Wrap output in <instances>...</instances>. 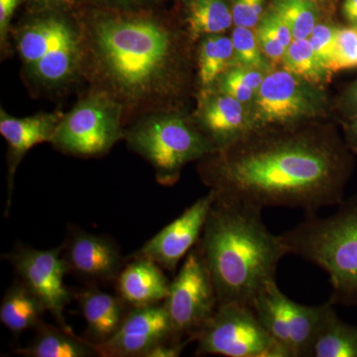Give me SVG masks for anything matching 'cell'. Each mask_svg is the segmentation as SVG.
<instances>
[{
  "label": "cell",
  "mask_w": 357,
  "mask_h": 357,
  "mask_svg": "<svg viewBox=\"0 0 357 357\" xmlns=\"http://www.w3.org/2000/svg\"><path fill=\"white\" fill-rule=\"evenodd\" d=\"M204 180L218 196L264 208L287 206L314 215L344 201L347 160L337 144L314 135L251 140L211 154Z\"/></svg>",
  "instance_id": "6da1fadb"
},
{
  "label": "cell",
  "mask_w": 357,
  "mask_h": 357,
  "mask_svg": "<svg viewBox=\"0 0 357 357\" xmlns=\"http://www.w3.org/2000/svg\"><path fill=\"white\" fill-rule=\"evenodd\" d=\"M84 75L93 89L121 103L126 112H152L178 89L175 32L159 18L134 10H100L79 22Z\"/></svg>",
  "instance_id": "7a4b0ae2"
},
{
  "label": "cell",
  "mask_w": 357,
  "mask_h": 357,
  "mask_svg": "<svg viewBox=\"0 0 357 357\" xmlns=\"http://www.w3.org/2000/svg\"><path fill=\"white\" fill-rule=\"evenodd\" d=\"M262 211L215 194L197 248L210 272L218 306L252 307L257 296L276 281L279 262L289 255L280 236L263 222Z\"/></svg>",
  "instance_id": "3957f363"
},
{
  "label": "cell",
  "mask_w": 357,
  "mask_h": 357,
  "mask_svg": "<svg viewBox=\"0 0 357 357\" xmlns=\"http://www.w3.org/2000/svg\"><path fill=\"white\" fill-rule=\"evenodd\" d=\"M289 255L300 256L328 274L331 304L357 307V195L326 218L307 215L280 234Z\"/></svg>",
  "instance_id": "277c9868"
},
{
  "label": "cell",
  "mask_w": 357,
  "mask_h": 357,
  "mask_svg": "<svg viewBox=\"0 0 357 357\" xmlns=\"http://www.w3.org/2000/svg\"><path fill=\"white\" fill-rule=\"evenodd\" d=\"M14 43L28 81L36 89L59 91L84 75V39L79 22L44 10L21 23Z\"/></svg>",
  "instance_id": "5b68a950"
},
{
  "label": "cell",
  "mask_w": 357,
  "mask_h": 357,
  "mask_svg": "<svg viewBox=\"0 0 357 357\" xmlns=\"http://www.w3.org/2000/svg\"><path fill=\"white\" fill-rule=\"evenodd\" d=\"M129 147L153 166L157 181L172 185L187 164L217 152L199 126L170 109L148 112L124 130Z\"/></svg>",
  "instance_id": "8992f818"
},
{
  "label": "cell",
  "mask_w": 357,
  "mask_h": 357,
  "mask_svg": "<svg viewBox=\"0 0 357 357\" xmlns=\"http://www.w3.org/2000/svg\"><path fill=\"white\" fill-rule=\"evenodd\" d=\"M124 112L121 103L109 95L91 89L64 114L51 143L63 153L102 156L124 138Z\"/></svg>",
  "instance_id": "52a82bcc"
},
{
  "label": "cell",
  "mask_w": 357,
  "mask_h": 357,
  "mask_svg": "<svg viewBox=\"0 0 357 357\" xmlns=\"http://www.w3.org/2000/svg\"><path fill=\"white\" fill-rule=\"evenodd\" d=\"M196 340L199 356L288 357L265 330L252 307L243 305L218 306Z\"/></svg>",
  "instance_id": "ba28073f"
},
{
  "label": "cell",
  "mask_w": 357,
  "mask_h": 357,
  "mask_svg": "<svg viewBox=\"0 0 357 357\" xmlns=\"http://www.w3.org/2000/svg\"><path fill=\"white\" fill-rule=\"evenodd\" d=\"M330 302L319 306L298 304L272 282L256 298L253 311L265 330L288 357H309Z\"/></svg>",
  "instance_id": "9c48e42d"
},
{
  "label": "cell",
  "mask_w": 357,
  "mask_h": 357,
  "mask_svg": "<svg viewBox=\"0 0 357 357\" xmlns=\"http://www.w3.org/2000/svg\"><path fill=\"white\" fill-rule=\"evenodd\" d=\"M325 105V96L318 86L288 70H273L266 75L252 102L255 132L318 116Z\"/></svg>",
  "instance_id": "30bf717a"
},
{
  "label": "cell",
  "mask_w": 357,
  "mask_h": 357,
  "mask_svg": "<svg viewBox=\"0 0 357 357\" xmlns=\"http://www.w3.org/2000/svg\"><path fill=\"white\" fill-rule=\"evenodd\" d=\"M176 337L194 338L217 311L215 285L198 248H192L164 301Z\"/></svg>",
  "instance_id": "8fae6325"
},
{
  "label": "cell",
  "mask_w": 357,
  "mask_h": 357,
  "mask_svg": "<svg viewBox=\"0 0 357 357\" xmlns=\"http://www.w3.org/2000/svg\"><path fill=\"white\" fill-rule=\"evenodd\" d=\"M61 249L21 248L11 253L8 259L21 281L43 303L61 328L72 332L64 318L65 307L70 301L64 278L70 268L65 258L61 257Z\"/></svg>",
  "instance_id": "7c38bea8"
},
{
  "label": "cell",
  "mask_w": 357,
  "mask_h": 357,
  "mask_svg": "<svg viewBox=\"0 0 357 357\" xmlns=\"http://www.w3.org/2000/svg\"><path fill=\"white\" fill-rule=\"evenodd\" d=\"M178 338L163 305L132 307L117 332L103 344H96L98 354L114 357H146L154 347ZM181 340V338H178Z\"/></svg>",
  "instance_id": "4fadbf2b"
},
{
  "label": "cell",
  "mask_w": 357,
  "mask_h": 357,
  "mask_svg": "<svg viewBox=\"0 0 357 357\" xmlns=\"http://www.w3.org/2000/svg\"><path fill=\"white\" fill-rule=\"evenodd\" d=\"M215 199V192L211 190L206 196L195 202L180 217L147 241L138 256L174 271L181 260L198 244Z\"/></svg>",
  "instance_id": "5bb4252c"
},
{
  "label": "cell",
  "mask_w": 357,
  "mask_h": 357,
  "mask_svg": "<svg viewBox=\"0 0 357 357\" xmlns=\"http://www.w3.org/2000/svg\"><path fill=\"white\" fill-rule=\"evenodd\" d=\"M197 123L218 151L255 133L251 114L244 103L215 88L199 95Z\"/></svg>",
  "instance_id": "9a60e30c"
},
{
  "label": "cell",
  "mask_w": 357,
  "mask_h": 357,
  "mask_svg": "<svg viewBox=\"0 0 357 357\" xmlns=\"http://www.w3.org/2000/svg\"><path fill=\"white\" fill-rule=\"evenodd\" d=\"M65 114L41 112L27 117H15L0 110V133L8 144V199L9 211L13 196L14 174L25 154L43 142H51L56 128Z\"/></svg>",
  "instance_id": "2e32d148"
},
{
  "label": "cell",
  "mask_w": 357,
  "mask_h": 357,
  "mask_svg": "<svg viewBox=\"0 0 357 357\" xmlns=\"http://www.w3.org/2000/svg\"><path fill=\"white\" fill-rule=\"evenodd\" d=\"M65 259L70 270L93 280H114L121 272V256L114 243L86 232L72 237Z\"/></svg>",
  "instance_id": "e0dca14e"
},
{
  "label": "cell",
  "mask_w": 357,
  "mask_h": 357,
  "mask_svg": "<svg viewBox=\"0 0 357 357\" xmlns=\"http://www.w3.org/2000/svg\"><path fill=\"white\" fill-rule=\"evenodd\" d=\"M119 297L132 307L159 305L166 300L170 283L157 263L138 257L117 277Z\"/></svg>",
  "instance_id": "ac0fdd59"
},
{
  "label": "cell",
  "mask_w": 357,
  "mask_h": 357,
  "mask_svg": "<svg viewBox=\"0 0 357 357\" xmlns=\"http://www.w3.org/2000/svg\"><path fill=\"white\" fill-rule=\"evenodd\" d=\"M89 337L93 344L109 340L121 326L126 312L123 300L96 289H89L77 295Z\"/></svg>",
  "instance_id": "d6986e66"
},
{
  "label": "cell",
  "mask_w": 357,
  "mask_h": 357,
  "mask_svg": "<svg viewBox=\"0 0 357 357\" xmlns=\"http://www.w3.org/2000/svg\"><path fill=\"white\" fill-rule=\"evenodd\" d=\"M43 303L20 281L9 288L0 306V321L15 335L42 325L46 312Z\"/></svg>",
  "instance_id": "ffe728a7"
},
{
  "label": "cell",
  "mask_w": 357,
  "mask_h": 357,
  "mask_svg": "<svg viewBox=\"0 0 357 357\" xmlns=\"http://www.w3.org/2000/svg\"><path fill=\"white\" fill-rule=\"evenodd\" d=\"M17 354L27 357H88L98 351L93 342L77 337L70 331L42 324L32 344Z\"/></svg>",
  "instance_id": "44dd1931"
},
{
  "label": "cell",
  "mask_w": 357,
  "mask_h": 357,
  "mask_svg": "<svg viewBox=\"0 0 357 357\" xmlns=\"http://www.w3.org/2000/svg\"><path fill=\"white\" fill-rule=\"evenodd\" d=\"M309 357H357V326L342 321L333 304L314 337Z\"/></svg>",
  "instance_id": "7402d4cb"
},
{
  "label": "cell",
  "mask_w": 357,
  "mask_h": 357,
  "mask_svg": "<svg viewBox=\"0 0 357 357\" xmlns=\"http://www.w3.org/2000/svg\"><path fill=\"white\" fill-rule=\"evenodd\" d=\"M185 23L192 41L223 34L234 24L231 6L227 0H189Z\"/></svg>",
  "instance_id": "603a6c76"
},
{
  "label": "cell",
  "mask_w": 357,
  "mask_h": 357,
  "mask_svg": "<svg viewBox=\"0 0 357 357\" xmlns=\"http://www.w3.org/2000/svg\"><path fill=\"white\" fill-rule=\"evenodd\" d=\"M234 66V48L231 38L222 34H213L201 39L198 77L202 88H213L220 77Z\"/></svg>",
  "instance_id": "cb8c5ba5"
},
{
  "label": "cell",
  "mask_w": 357,
  "mask_h": 357,
  "mask_svg": "<svg viewBox=\"0 0 357 357\" xmlns=\"http://www.w3.org/2000/svg\"><path fill=\"white\" fill-rule=\"evenodd\" d=\"M282 65L284 70L318 88L330 81V73L314 55L307 39L294 40L286 50Z\"/></svg>",
  "instance_id": "d4e9b609"
},
{
  "label": "cell",
  "mask_w": 357,
  "mask_h": 357,
  "mask_svg": "<svg viewBox=\"0 0 357 357\" xmlns=\"http://www.w3.org/2000/svg\"><path fill=\"white\" fill-rule=\"evenodd\" d=\"M271 9L290 28L294 40L309 38L319 24L318 4L309 0H272Z\"/></svg>",
  "instance_id": "484cf974"
},
{
  "label": "cell",
  "mask_w": 357,
  "mask_h": 357,
  "mask_svg": "<svg viewBox=\"0 0 357 357\" xmlns=\"http://www.w3.org/2000/svg\"><path fill=\"white\" fill-rule=\"evenodd\" d=\"M253 28L236 26L231 33L234 48V67L251 68L261 70L265 74L273 72V65L263 54Z\"/></svg>",
  "instance_id": "4316f807"
},
{
  "label": "cell",
  "mask_w": 357,
  "mask_h": 357,
  "mask_svg": "<svg viewBox=\"0 0 357 357\" xmlns=\"http://www.w3.org/2000/svg\"><path fill=\"white\" fill-rule=\"evenodd\" d=\"M357 68V27L338 28L335 56L328 70L331 75Z\"/></svg>",
  "instance_id": "83f0119b"
},
{
  "label": "cell",
  "mask_w": 357,
  "mask_h": 357,
  "mask_svg": "<svg viewBox=\"0 0 357 357\" xmlns=\"http://www.w3.org/2000/svg\"><path fill=\"white\" fill-rule=\"evenodd\" d=\"M337 27L319 23L312 30L309 40L314 55L317 56L321 64L328 70L333 56H335V44H337ZM330 73V70H328ZM331 74V73H330Z\"/></svg>",
  "instance_id": "f1b7e54d"
},
{
  "label": "cell",
  "mask_w": 357,
  "mask_h": 357,
  "mask_svg": "<svg viewBox=\"0 0 357 357\" xmlns=\"http://www.w3.org/2000/svg\"><path fill=\"white\" fill-rule=\"evenodd\" d=\"M265 0H234L232 16L234 24L255 28L264 14Z\"/></svg>",
  "instance_id": "f546056e"
},
{
  "label": "cell",
  "mask_w": 357,
  "mask_h": 357,
  "mask_svg": "<svg viewBox=\"0 0 357 357\" xmlns=\"http://www.w3.org/2000/svg\"><path fill=\"white\" fill-rule=\"evenodd\" d=\"M256 27L269 33L286 48H288L294 41L290 28L284 22L280 16L275 13L271 8L263 14L261 20Z\"/></svg>",
  "instance_id": "4dcf8cb0"
},
{
  "label": "cell",
  "mask_w": 357,
  "mask_h": 357,
  "mask_svg": "<svg viewBox=\"0 0 357 357\" xmlns=\"http://www.w3.org/2000/svg\"><path fill=\"white\" fill-rule=\"evenodd\" d=\"M255 32L260 48H261L263 54L266 56L268 60H269L273 66L282 64L287 48L283 46L278 40L274 38L272 35L265 31V30L256 27Z\"/></svg>",
  "instance_id": "1f68e13d"
},
{
  "label": "cell",
  "mask_w": 357,
  "mask_h": 357,
  "mask_svg": "<svg viewBox=\"0 0 357 357\" xmlns=\"http://www.w3.org/2000/svg\"><path fill=\"white\" fill-rule=\"evenodd\" d=\"M20 0H0V42L1 50L6 51L10 34V23Z\"/></svg>",
  "instance_id": "d6a6232c"
},
{
  "label": "cell",
  "mask_w": 357,
  "mask_h": 357,
  "mask_svg": "<svg viewBox=\"0 0 357 357\" xmlns=\"http://www.w3.org/2000/svg\"><path fill=\"white\" fill-rule=\"evenodd\" d=\"M194 338H184V340H178V338H172V340H167L162 342L156 347H154L146 357H178L182 354L188 344L194 342Z\"/></svg>",
  "instance_id": "836d02e7"
},
{
  "label": "cell",
  "mask_w": 357,
  "mask_h": 357,
  "mask_svg": "<svg viewBox=\"0 0 357 357\" xmlns=\"http://www.w3.org/2000/svg\"><path fill=\"white\" fill-rule=\"evenodd\" d=\"M93 1L112 10H135L147 4L150 0H93Z\"/></svg>",
  "instance_id": "e575fe53"
},
{
  "label": "cell",
  "mask_w": 357,
  "mask_h": 357,
  "mask_svg": "<svg viewBox=\"0 0 357 357\" xmlns=\"http://www.w3.org/2000/svg\"><path fill=\"white\" fill-rule=\"evenodd\" d=\"M35 6L44 10H57V9L69 7L74 3V0H30Z\"/></svg>",
  "instance_id": "d590c367"
},
{
  "label": "cell",
  "mask_w": 357,
  "mask_h": 357,
  "mask_svg": "<svg viewBox=\"0 0 357 357\" xmlns=\"http://www.w3.org/2000/svg\"><path fill=\"white\" fill-rule=\"evenodd\" d=\"M347 142L352 151L357 153V114L351 115V119L345 126Z\"/></svg>",
  "instance_id": "8d00e7d4"
},
{
  "label": "cell",
  "mask_w": 357,
  "mask_h": 357,
  "mask_svg": "<svg viewBox=\"0 0 357 357\" xmlns=\"http://www.w3.org/2000/svg\"><path fill=\"white\" fill-rule=\"evenodd\" d=\"M345 105L349 109L357 114V79L347 89V96H345Z\"/></svg>",
  "instance_id": "74e56055"
},
{
  "label": "cell",
  "mask_w": 357,
  "mask_h": 357,
  "mask_svg": "<svg viewBox=\"0 0 357 357\" xmlns=\"http://www.w3.org/2000/svg\"><path fill=\"white\" fill-rule=\"evenodd\" d=\"M356 9H357V0H344L342 13H344L345 18H347L349 14L354 13Z\"/></svg>",
  "instance_id": "f35d334b"
},
{
  "label": "cell",
  "mask_w": 357,
  "mask_h": 357,
  "mask_svg": "<svg viewBox=\"0 0 357 357\" xmlns=\"http://www.w3.org/2000/svg\"><path fill=\"white\" fill-rule=\"evenodd\" d=\"M309 1L314 2V3H323V2L328 1V0H309Z\"/></svg>",
  "instance_id": "ab89813d"
},
{
  "label": "cell",
  "mask_w": 357,
  "mask_h": 357,
  "mask_svg": "<svg viewBox=\"0 0 357 357\" xmlns=\"http://www.w3.org/2000/svg\"><path fill=\"white\" fill-rule=\"evenodd\" d=\"M356 27H357V26H356Z\"/></svg>",
  "instance_id": "60d3db41"
}]
</instances>
